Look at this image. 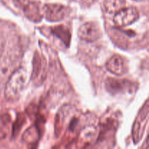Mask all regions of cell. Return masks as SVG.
<instances>
[{"label": "cell", "mask_w": 149, "mask_h": 149, "mask_svg": "<svg viewBox=\"0 0 149 149\" xmlns=\"http://www.w3.org/2000/svg\"><path fill=\"white\" fill-rule=\"evenodd\" d=\"M128 63L122 55H114L106 63V69L116 76H122L128 71Z\"/></svg>", "instance_id": "cell-7"}, {"label": "cell", "mask_w": 149, "mask_h": 149, "mask_svg": "<svg viewBox=\"0 0 149 149\" xmlns=\"http://www.w3.org/2000/svg\"><path fill=\"white\" fill-rule=\"evenodd\" d=\"M43 15L49 22H59L70 13V9L61 4H46L42 8Z\"/></svg>", "instance_id": "cell-4"}, {"label": "cell", "mask_w": 149, "mask_h": 149, "mask_svg": "<svg viewBox=\"0 0 149 149\" xmlns=\"http://www.w3.org/2000/svg\"><path fill=\"white\" fill-rule=\"evenodd\" d=\"M45 65L43 60L39 54L36 52L33 61V71H32L31 79L36 83L39 84V81H43L45 79Z\"/></svg>", "instance_id": "cell-9"}, {"label": "cell", "mask_w": 149, "mask_h": 149, "mask_svg": "<svg viewBox=\"0 0 149 149\" xmlns=\"http://www.w3.org/2000/svg\"><path fill=\"white\" fill-rule=\"evenodd\" d=\"M23 12L26 17L34 23L40 22L44 17L43 12L37 1H28L23 7Z\"/></svg>", "instance_id": "cell-8"}, {"label": "cell", "mask_w": 149, "mask_h": 149, "mask_svg": "<svg viewBox=\"0 0 149 149\" xmlns=\"http://www.w3.org/2000/svg\"><path fill=\"white\" fill-rule=\"evenodd\" d=\"M100 26L95 22L89 21L83 23L78 31V36L82 40L87 42H94L102 36Z\"/></svg>", "instance_id": "cell-6"}, {"label": "cell", "mask_w": 149, "mask_h": 149, "mask_svg": "<svg viewBox=\"0 0 149 149\" xmlns=\"http://www.w3.org/2000/svg\"><path fill=\"white\" fill-rule=\"evenodd\" d=\"M51 31H52V33L54 36H55L60 40L62 41L66 45V47L69 46L71 34L68 28H67L65 26H55V27L51 29Z\"/></svg>", "instance_id": "cell-10"}, {"label": "cell", "mask_w": 149, "mask_h": 149, "mask_svg": "<svg viewBox=\"0 0 149 149\" xmlns=\"http://www.w3.org/2000/svg\"><path fill=\"white\" fill-rule=\"evenodd\" d=\"M28 83V73L23 67L13 71L9 77L4 87V95L9 101H15L19 99L22 92Z\"/></svg>", "instance_id": "cell-1"}, {"label": "cell", "mask_w": 149, "mask_h": 149, "mask_svg": "<svg viewBox=\"0 0 149 149\" xmlns=\"http://www.w3.org/2000/svg\"><path fill=\"white\" fill-rule=\"evenodd\" d=\"M138 18L139 13L136 7H125L114 13L113 23L116 27H125L134 23Z\"/></svg>", "instance_id": "cell-5"}, {"label": "cell", "mask_w": 149, "mask_h": 149, "mask_svg": "<svg viewBox=\"0 0 149 149\" xmlns=\"http://www.w3.org/2000/svg\"><path fill=\"white\" fill-rule=\"evenodd\" d=\"M4 42L3 38L0 36V61H1V56H2L3 51H4Z\"/></svg>", "instance_id": "cell-14"}, {"label": "cell", "mask_w": 149, "mask_h": 149, "mask_svg": "<svg viewBox=\"0 0 149 149\" xmlns=\"http://www.w3.org/2000/svg\"><path fill=\"white\" fill-rule=\"evenodd\" d=\"M126 4V0H104L103 7L106 13L114 14L116 12L124 8Z\"/></svg>", "instance_id": "cell-11"}, {"label": "cell", "mask_w": 149, "mask_h": 149, "mask_svg": "<svg viewBox=\"0 0 149 149\" xmlns=\"http://www.w3.org/2000/svg\"><path fill=\"white\" fill-rule=\"evenodd\" d=\"M148 102L146 100L144 106L141 108L137 115L132 130V139L135 143H138L141 141L145 130L148 122Z\"/></svg>", "instance_id": "cell-2"}, {"label": "cell", "mask_w": 149, "mask_h": 149, "mask_svg": "<svg viewBox=\"0 0 149 149\" xmlns=\"http://www.w3.org/2000/svg\"><path fill=\"white\" fill-rule=\"evenodd\" d=\"M135 1H145V0H133Z\"/></svg>", "instance_id": "cell-15"}, {"label": "cell", "mask_w": 149, "mask_h": 149, "mask_svg": "<svg viewBox=\"0 0 149 149\" xmlns=\"http://www.w3.org/2000/svg\"><path fill=\"white\" fill-rule=\"evenodd\" d=\"M37 132V128L36 127H31L24 134V135H23V139L26 142H33V141H36L38 139Z\"/></svg>", "instance_id": "cell-13"}, {"label": "cell", "mask_w": 149, "mask_h": 149, "mask_svg": "<svg viewBox=\"0 0 149 149\" xmlns=\"http://www.w3.org/2000/svg\"><path fill=\"white\" fill-rule=\"evenodd\" d=\"M96 135V129L93 127H88L84 128V130L81 132V140L84 142L91 141L95 138Z\"/></svg>", "instance_id": "cell-12"}, {"label": "cell", "mask_w": 149, "mask_h": 149, "mask_svg": "<svg viewBox=\"0 0 149 149\" xmlns=\"http://www.w3.org/2000/svg\"><path fill=\"white\" fill-rule=\"evenodd\" d=\"M106 89L110 94L113 95L125 93H132L137 88V84L132 81L123 79L109 78L106 81Z\"/></svg>", "instance_id": "cell-3"}]
</instances>
